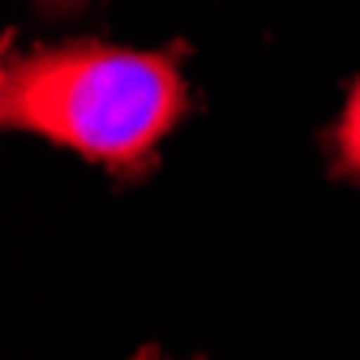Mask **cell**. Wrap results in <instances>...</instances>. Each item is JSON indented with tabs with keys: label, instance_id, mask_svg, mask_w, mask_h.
<instances>
[{
	"label": "cell",
	"instance_id": "obj_3",
	"mask_svg": "<svg viewBox=\"0 0 360 360\" xmlns=\"http://www.w3.org/2000/svg\"><path fill=\"white\" fill-rule=\"evenodd\" d=\"M34 5H39L43 13H77L86 0H34Z\"/></svg>",
	"mask_w": 360,
	"mask_h": 360
},
{
	"label": "cell",
	"instance_id": "obj_2",
	"mask_svg": "<svg viewBox=\"0 0 360 360\" xmlns=\"http://www.w3.org/2000/svg\"><path fill=\"white\" fill-rule=\"evenodd\" d=\"M335 172L339 176H360V82L352 86L347 108L335 124Z\"/></svg>",
	"mask_w": 360,
	"mask_h": 360
},
{
	"label": "cell",
	"instance_id": "obj_4",
	"mask_svg": "<svg viewBox=\"0 0 360 360\" xmlns=\"http://www.w3.org/2000/svg\"><path fill=\"white\" fill-rule=\"evenodd\" d=\"M133 360H172V356H163L159 347H142V352H138V356H133Z\"/></svg>",
	"mask_w": 360,
	"mask_h": 360
},
{
	"label": "cell",
	"instance_id": "obj_1",
	"mask_svg": "<svg viewBox=\"0 0 360 360\" xmlns=\"http://www.w3.org/2000/svg\"><path fill=\"white\" fill-rule=\"evenodd\" d=\"M189 103L180 48L138 52L82 39L9 52L0 73V120L9 129L77 150L120 180L155 167L159 142L185 120Z\"/></svg>",
	"mask_w": 360,
	"mask_h": 360
}]
</instances>
